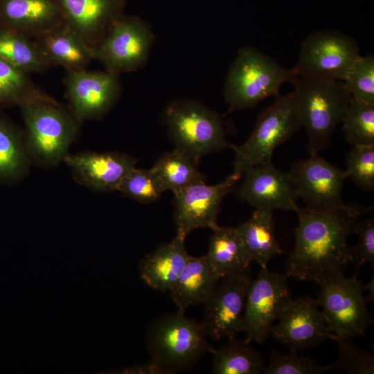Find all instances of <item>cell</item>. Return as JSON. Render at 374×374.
I'll use <instances>...</instances> for the list:
<instances>
[{"instance_id":"1","label":"cell","mask_w":374,"mask_h":374,"mask_svg":"<svg viewBox=\"0 0 374 374\" xmlns=\"http://www.w3.org/2000/svg\"><path fill=\"white\" fill-rule=\"evenodd\" d=\"M371 209L358 204L323 211L299 206L295 244L289 253L285 275L317 283L325 277L344 274L352 264L347 239L357 222Z\"/></svg>"},{"instance_id":"2","label":"cell","mask_w":374,"mask_h":374,"mask_svg":"<svg viewBox=\"0 0 374 374\" xmlns=\"http://www.w3.org/2000/svg\"><path fill=\"white\" fill-rule=\"evenodd\" d=\"M20 109L31 164L51 168L63 162L78 136L81 122L68 106L43 91Z\"/></svg>"},{"instance_id":"3","label":"cell","mask_w":374,"mask_h":374,"mask_svg":"<svg viewBox=\"0 0 374 374\" xmlns=\"http://www.w3.org/2000/svg\"><path fill=\"white\" fill-rule=\"evenodd\" d=\"M290 83L301 127L307 132L308 152L319 154L328 147L351 97L341 80L297 75Z\"/></svg>"},{"instance_id":"4","label":"cell","mask_w":374,"mask_h":374,"mask_svg":"<svg viewBox=\"0 0 374 374\" xmlns=\"http://www.w3.org/2000/svg\"><path fill=\"white\" fill-rule=\"evenodd\" d=\"M297 75L272 57L251 46L240 48L227 73L223 89L230 110L253 107Z\"/></svg>"},{"instance_id":"5","label":"cell","mask_w":374,"mask_h":374,"mask_svg":"<svg viewBox=\"0 0 374 374\" xmlns=\"http://www.w3.org/2000/svg\"><path fill=\"white\" fill-rule=\"evenodd\" d=\"M206 337L201 323L177 310L150 323L145 344L150 360L171 374L191 368L213 351Z\"/></svg>"},{"instance_id":"6","label":"cell","mask_w":374,"mask_h":374,"mask_svg":"<svg viewBox=\"0 0 374 374\" xmlns=\"http://www.w3.org/2000/svg\"><path fill=\"white\" fill-rule=\"evenodd\" d=\"M163 116L175 147L197 161L207 154L231 148L221 116L197 100H172Z\"/></svg>"},{"instance_id":"7","label":"cell","mask_w":374,"mask_h":374,"mask_svg":"<svg viewBox=\"0 0 374 374\" xmlns=\"http://www.w3.org/2000/svg\"><path fill=\"white\" fill-rule=\"evenodd\" d=\"M276 96L258 117L249 139L239 145L231 144L235 154L232 173L242 176L254 166L271 162L274 150L301 127L293 92Z\"/></svg>"},{"instance_id":"8","label":"cell","mask_w":374,"mask_h":374,"mask_svg":"<svg viewBox=\"0 0 374 374\" xmlns=\"http://www.w3.org/2000/svg\"><path fill=\"white\" fill-rule=\"evenodd\" d=\"M358 269L350 278L344 274L325 277L317 283L316 299L325 321L337 337H364L373 320L366 308L364 285L357 279Z\"/></svg>"},{"instance_id":"9","label":"cell","mask_w":374,"mask_h":374,"mask_svg":"<svg viewBox=\"0 0 374 374\" xmlns=\"http://www.w3.org/2000/svg\"><path fill=\"white\" fill-rule=\"evenodd\" d=\"M154 41L148 22L138 16L123 13L93 47L94 60L104 69L119 75L137 71L147 64Z\"/></svg>"},{"instance_id":"10","label":"cell","mask_w":374,"mask_h":374,"mask_svg":"<svg viewBox=\"0 0 374 374\" xmlns=\"http://www.w3.org/2000/svg\"><path fill=\"white\" fill-rule=\"evenodd\" d=\"M287 277L260 268L249 285L244 310L246 340L262 344L283 310L292 299Z\"/></svg>"},{"instance_id":"11","label":"cell","mask_w":374,"mask_h":374,"mask_svg":"<svg viewBox=\"0 0 374 374\" xmlns=\"http://www.w3.org/2000/svg\"><path fill=\"white\" fill-rule=\"evenodd\" d=\"M359 52L351 37L335 30H319L302 42L294 69L297 75L343 81Z\"/></svg>"},{"instance_id":"12","label":"cell","mask_w":374,"mask_h":374,"mask_svg":"<svg viewBox=\"0 0 374 374\" xmlns=\"http://www.w3.org/2000/svg\"><path fill=\"white\" fill-rule=\"evenodd\" d=\"M289 174L295 194L304 202L306 208L323 211L346 204L342 197L348 178L345 170L319 154L296 161Z\"/></svg>"},{"instance_id":"13","label":"cell","mask_w":374,"mask_h":374,"mask_svg":"<svg viewBox=\"0 0 374 374\" xmlns=\"http://www.w3.org/2000/svg\"><path fill=\"white\" fill-rule=\"evenodd\" d=\"M64 85L67 106L81 123L103 118L116 105L123 89L120 75L105 69L66 71Z\"/></svg>"},{"instance_id":"14","label":"cell","mask_w":374,"mask_h":374,"mask_svg":"<svg viewBox=\"0 0 374 374\" xmlns=\"http://www.w3.org/2000/svg\"><path fill=\"white\" fill-rule=\"evenodd\" d=\"M241 178L232 173L216 184L197 182L174 192L177 233L186 238L197 229L217 228L221 204L229 193L235 191Z\"/></svg>"},{"instance_id":"15","label":"cell","mask_w":374,"mask_h":374,"mask_svg":"<svg viewBox=\"0 0 374 374\" xmlns=\"http://www.w3.org/2000/svg\"><path fill=\"white\" fill-rule=\"evenodd\" d=\"M252 278L250 271L221 278L204 303L201 323L206 337L213 340L235 337L244 330V310Z\"/></svg>"},{"instance_id":"16","label":"cell","mask_w":374,"mask_h":374,"mask_svg":"<svg viewBox=\"0 0 374 374\" xmlns=\"http://www.w3.org/2000/svg\"><path fill=\"white\" fill-rule=\"evenodd\" d=\"M277 321L270 335L290 350H307L335 338L317 300L309 296L292 299Z\"/></svg>"},{"instance_id":"17","label":"cell","mask_w":374,"mask_h":374,"mask_svg":"<svg viewBox=\"0 0 374 374\" xmlns=\"http://www.w3.org/2000/svg\"><path fill=\"white\" fill-rule=\"evenodd\" d=\"M242 177L235 190L241 201L255 209L296 212L298 198L289 172L277 168L270 162L249 168Z\"/></svg>"},{"instance_id":"18","label":"cell","mask_w":374,"mask_h":374,"mask_svg":"<svg viewBox=\"0 0 374 374\" xmlns=\"http://www.w3.org/2000/svg\"><path fill=\"white\" fill-rule=\"evenodd\" d=\"M64 163L79 184L94 191H118L127 174L135 167L132 157L117 152L69 153Z\"/></svg>"},{"instance_id":"19","label":"cell","mask_w":374,"mask_h":374,"mask_svg":"<svg viewBox=\"0 0 374 374\" xmlns=\"http://www.w3.org/2000/svg\"><path fill=\"white\" fill-rule=\"evenodd\" d=\"M65 22L93 48L121 15L126 0H58Z\"/></svg>"},{"instance_id":"20","label":"cell","mask_w":374,"mask_h":374,"mask_svg":"<svg viewBox=\"0 0 374 374\" xmlns=\"http://www.w3.org/2000/svg\"><path fill=\"white\" fill-rule=\"evenodd\" d=\"M64 22L58 0H0V26L33 39Z\"/></svg>"},{"instance_id":"21","label":"cell","mask_w":374,"mask_h":374,"mask_svg":"<svg viewBox=\"0 0 374 374\" xmlns=\"http://www.w3.org/2000/svg\"><path fill=\"white\" fill-rule=\"evenodd\" d=\"M35 41L51 66L66 71L85 69L94 60L93 47L66 22Z\"/></svg>"},{"instance_id":"22","label":"cell","mask_w":374,"mask_h":374,"mask_svg":"<svg viewBox=\"0 0 374 374\" xmlns=\"http://www.w3.org/2000/svg\"><path fill=\"white\" fill-rule=\"evenodd\" d=\"M185 239L177 233L171 241L160 245L141 260L140 277L150 288L161 292L172 288L190 256Z\"/></svg>"},{"instance_id":"23","label":"cell","mask_w":374,"mask_h":374,"mask_svg":"<svg viewBox=\"0 0 374 374\" xmlns=\"http://www.w3.org/2000/svg\"><path fill=\"white\" fill-rule=\"evenodd\" d=\"M220 279L205 255L200 257L190 256L170 290L177 311L185 312L191 306L204 305Z\"/></svg>"},{"instance_id":"24","label":"cell","mask_w":374,"mask_h":374,"mask_svg":"<svg viewBox=\"0 0 374 374\" xmlns=\"http://www.w3.org/2000/svg\"><path fill=\"white\" fill-rule=\"evenodd\" d=\"M206 259L220 278L250 271L251 257L235 227L220 226L212 230Z\"/></svg>"},{"instance_id":"25","label":"cell","mask_w":374,"mask_h":374,"mask_svg":"<svg viewBox=\"0 0 374 374\" xmlns=\"http://www.w3.org/2000/svg\"><path fill=\"white\" fill-rule=\"evenodd\" d=\"M31 166L24 129L0 109V185L22 181Z\"/></svg>"},{"instance_id":"26","label":"cell","mask_w":374,"mask_h":374,"mask_svg":"<svg viewBox=\"0 0 374 374\" xmlns=\"http://www.w3.org/2000/svg\"><path fill=\"white\" fill-rule=\"evenodd\" d=\"M235 228L253 262L260 268L267 267L272 258L284 253L276 237L273 212L255 209L247 221Z\"/></svg>"},{"instance_id":"27","label":"cell","mask_w":374,"mask_h":374,"mask_svg":"<svg viewBox=\"0 0 374 374\" xmlns=\"http://www.w3.org/2000/svg\"><path fill=\"white\" fill-rule=\"evenodd\" d=\"M246 339H228L222 346L213 350L211 373L213 374H259L265 364L261 355Z\"/></svg>"},{"instance_id":"28","label":"cell","mask_w":374,"mask_h":374,"mask_svg":"<svg viewBox=\"0 0 374 374\" xmlns=\"http://www.w3.org/2000/svg\"><path fill=\"white\" fill-rule=\"evenodd\" d=\"M0 60L30 74L44 73L51 66L35 39L0 26Z\"/></svg>"},{"instance_id":"29","label":"cell","mask_w":374,"mask_h":374,"mask_svg":"<svg viewBox=\"0 0 374 374\" xmlns=\"http://www.w3.org/2000/svg\"><path fill=\"white\" fill-rule=\"evenodd\" d=\"M198 161L176 148L161 156L151 168L165 190L173 193L195 183L204 181Z\"/></svg>"},{"instance_id":"30","label":"cell","mask_w":374,"mask_h":374,"mask_svg":"<svg viewBox=\"0 0 374 374\" xmlns=\"http://www.w3.org/2000/svg\"><path fill=\"white\" fill-rule=\"evenodd\" d=\"M30 75L0 60V109L20 107L42 92L36 87Z\"/></svg>"},{"instance_id":"31","label":"cell","mask_w":374,"mask_h":374,"mask_svg":"<svg viewBox=\"0 0 374 374\" xmlns=\"http://www.w3.org/2000/svg\"><path fill=\"white\" fill-rule=\"evenodd\" d=\"M341 123L349 144L374 145V104L351 98Z\"/></svg>"},{"instance_id":"32","label":"cell","mask_w":374,"mask_h":374,"mask_svg":"<svg viewBox=\"0 0 374 374\" xmlns=\"http://www.w3.org/2000/svg\"><path fill=\"white\" fill-rule=\"evenodd\" d=\"M343 83L352 98L374 104L373 55H359L348 69Z\"/></svg>"},{"instance_id":"33","label":"cell","mask_w":374,"mask_h":374,"mask_svg":"<svg viewBox=\"0 0 374 374\" xmlns=\"http://www.w3.org/2000/svg\"><path fill=\"white\" fill-rule=\"evenodd\" d=\"M118 191L141 204H149L157 200L165 190L152 168L134 167L124 177Z\"/></svg>"},{"instance_id":"34","label":"cell","mask_w":374,"mask_h":374,"mask_svg":"<svg viewBox=\"0 0 374 374\" xmlns=\"http://www.w3.org/2000/svg\"><path fill=\"white\" fill-rule=\"evenodd\" d=\"M346 156L345 170L359 188L374 189V145H352Z\"/></svg>"},{"instance_id":"35","label":"cell","mask_w":374,"mask_h":374,"mask_svg":"<svg viewBox=\"0 0 374 374\" xmlns=\"http://www.w3.org/2000/svg\"><path fill=\"white\" fill-rule=\"evenodd\" d=\"M330 365H320L314 359L298 355L296 351L281 354L273 349L269 355L267 366H265V374H320L330 370Z\"/></svg>"},{"instance_id":"36","label":"cell","mask_w":374,"mask_h":374,"mask_svg":"<svg viewBox=\"0 0 374 374\" xmlns=\"http://www.w3.org/2000/svg\"><path fill=\"white\" fill-rule=\"evenodd\" d=\"M339 354L337 361L330 365V368L345 371L350 374H373L374 357L366 350L356 346L352 339L335 336Z\"/></svg>"},{"instance_id":"37","label":"cell","mask_w":374,"mask_h":374,"mask_svg":"<svg viewBox=\"0 0 374 374\" xmlns=\"http://www.w3.org/2000/svg\"><path fill=\"white\" fill-rule=\"evenodd\" d=\"M357 236V242L350 247L352 263L359 269L365 263L374 266V220L373 218L359 220L353 232Z\"/></svg>"},{"instance_id":"38","label":"cell","mask_w":374,"mask_h":374,"mask_svg":"<svg viewBox=\"0 0 374 374\" xmlns=\"http://www.w3.org/2000/svg\"><path fill=\"white\" fill-rule=\"evenodd\" d=\"M114 373L125 374H168V372L160 365L150 360L149 362L131 366L120 370Z\"/></svg>"},{"instance_id":"39","label":"cell","mask_w":374,"mask_h":374,"mask_svg":"<svg viewBox=\"0 0 374 374\" xmlns=\"http://www.w3.org/2000/svg\"><path fill=\"white\" fill-rule=\"evenodd\" d=\"M364 291H368V294L364 296L366 302L368 303L373 301L374 299V278L373 275L371 276L369 282L366 285H364Z\"/></svg>"}]
</instances>
